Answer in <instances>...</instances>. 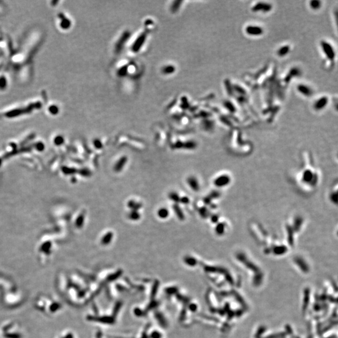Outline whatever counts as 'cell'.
<instances>
[{
  "label": "cell",
  "instance_id": "cell-3",
  "mask_svg": "<svg viewBox=\"0 0 338 338\" xmlns=\"http://www.w3.org/2000/svg\"><path fill=\"white\" fill-rule=\"evenodd\" d=\"M272 9V6L271 4L259 2L256 4L253 8V12H268Z\"/></svg>",
  "mask_w": 338,
  "mask_h": 338
},
{
  "label": "cell",
  "instance_id": "cell-14",
  "mask_svg": "<svg viewBox=\"0 0 338 338\" xmlns=\"http://www.w3.org/2000/svg\"><path fill=\"white\" fill-rule=\"evenodd\" d=\"M169 197H170V199L171 200H172V201H174V202H180V197L179 196L178 194H177V193H176V192H172V193L170 194Z\"/></svg>",
  "mask_w": 338,
  "mask_h": 338
},
{
  "label": "cell",
  "instance_id": "cell-9",
  "mask_svg": "<svg viewBox=\"0 0 338 338\" xmlns=\"http://www.w3.org/2000/svg\"><path fill=\"white\" fill-rule=\"evenodd\" d=\"M157 214L160 218L166 219L169 216V212L166 208H161L158 210Z\"/></svg>",
  "mask_w": 338,
  "mask_h": 338
},
{
  "label": "cell",
  "instance_id": "cell-11",
  "mask_svg": "<svg viewBox=\"0 0 338 338\" xmlns=\"http://www.w3.org/2000/svg\"><path fill=\"white\" fill-rule=\"evenodd\" d=\"M173 209H174V210H175V212L177 215V217L180 220L183 219H184V215H183V213L182 212L181 209L179 206H177V205H175V206H173Z\"/></svg>",
  "mask_w": 338,
  "mask_h": 338
},
{
  "label": "cell",
  "instance_id": "cell-13",
  "mask_svg": "<svg viewBox=\"0 0 338 338\" xmlns=\"http://www.w3.org/2000/svg\"><path fill=\"white\" fill-rule=\"evenodd\" d=\"M129 217L131 220H137L140 218V214L137 211L132 210L129 214Z\"/></svg>",
  "mask_w": 338,
  "mask_h": 338
},
{
  "label": "cell",
  "instance_id": "cell-5",
  "mask_svg": "<svg viewBox=\"0 0 338 338\" xmlns=\"http://www.w3.org/2000/svg\"><path fill=\"white\" fill-rule=\"evenodd\" d=\"M298 91L305 97H310L312 94V89L306 85L301 84L298 87Z\"/></svg>",
  "mask_w": 338,
  "mask_h": 338
},
{
  "label": "cell",
  "instance_id": "cell-15",
  "mask_svg": "<svg viewBox=\"0 0 338 338\" xmlns=\"http://www.w3.org/2000/svg\"><path fill=\"white\" fill-rule=\"evenodd\" d=\"M128 206L131 209H133V210H135V211H137L141 207V206H138V204L134 202H130L128 203Z\"/></svg>",
  "mask_w": 338,
  "mask_h": 338
},
{
  "label": "cell",
  "instance_id": "cell-6",
  "mask_svg": "<svg viewBox=\"0 0 338 338\" xmlns=\"http://www.w3.org/2000/svg\"><path fill=\"white\" fill-rule=\"evenodd\" d=\"M127 162V158L126 157H121L115 163V165L114 166L115 171L117 172H119L121 171V170L125 167Z\"/></svg>",
  "mask_w": 338,
  "mask_h": 338
},
{
  "label": "cell",
  "instance_id": "cell-8",
  "mask_svg": "<svg viewBox=\"0 0 338 338\" xmlns=\"http://www.w3.org/2000/svg\"><path fill=\"white\" fill-rule=\"evenodd\" d=\"M113 235H114V234H113V233L111 232H108L106 233L104 235V236L101 239L102 244H104L105 245L109 244L113 238Z\"/></svg>",
  "mask_w": 338,
  "mask_h": 338
},
{
  "label": "cell",
  "instance_id": "cell-10",
  "mask_svg": "<svg viewBox=\"0 0 338 338\" xmlns=\"http://www.w3.org/2000/svg\"><path fill=\"white\" fill-rule=\"evenodd\" d=\"M289 51H290V48L289 46H284L279 49L278 54L280 56H284L287 54L289 53Z\"/></svg>",
  "mask_w": 338,
  "mask_h": 338
},
{
  "label": "cell",
  "instance_id": "cell-7",
  "mask_svg": "<svg viewBox=\"0 0 338 338\" xmlns=\"http://www.w3.org/2000/svg\"><path fill=\"white\" fill-rule=\"evenodd\" d=\"M187 183L190 188L194 191H199V184L197 180L193 177H190L187 179Z\"/></svg>",
  "mask_w": 338,
  "mask_h": 338
},
{
  "label": "cell",
  "instance_id": "cell-16",
  "mask_svg": "<svg viewBox=\"0 0 338 338\" xmlns=\"http://www.w3.org/2000/svg\"><path fill=\"white\" fill-rule=\"evenodd\" d=\"M180 202H182V203H187L189 202V198H187L186 197H183V198H180Z\"/></svg>",
  "mask_w": 338,
  "mask_h": 338
},
{
  "label": "cell",
  "instance_id": "cell-12",
  "mask_svg": "<svg viewBox=\"0 0 338 338\" xmlns=\"http://www.w3.org/2000/svg\"><path fill=\"white\" fill-rule=\"evenodd\" d=\"M309 5L312 9H317L321 7V2L320 1H317V0H313L310 2Z\"/></svg>",
  "mask_w": 338,
  "mask_h": 338
},
{
  "label": "cell",
  "instance_id": "cell-1",
  "mask_svg": "<svg viewBox=\"0 0 338 338\" xmlns=\"http://www.w3.org/2000/svg\"><path fill=\"white\" fill-rule=\"evenodd\" d=\"M321 47L326 56L330 60H334L335 57V52L331 45L326 42H322Z\"/></svg>",
  "mask_w": 338,
  "mask_h": 338
},
{
  "label": "cell",
  "instance_id": "cell-4",
  "mask_svg": "<svg viewBox=\"0 0 338 338\" xmlns=\"http://www.w3.org/2000/svg\"><path fill=\"white\" fill-rule=\"evenodd\" d=\"M328 104V99L326 97H323L317 99L314 103V108L317 110H321L324 108Z\"/></svg>",
  "mask_w": 338,
  "mask_h": 338
},
{
  "label": "cell",
  "instance_id": "cell-2",
  "mask_svg": "<svg viewBox=\"0 0 338 338\" xmlns=\"http://www.w3.org/2000/svg\"><path fill=\"white\" fill-rule=\"evenodd\" d=\"M245 31V33L250 36H260L264 32L263 29L261 26L254 25H249L246 26Z\"/></svg>",
  "mask_w": 338,
  "mask_h": 338
}]
</instances>
